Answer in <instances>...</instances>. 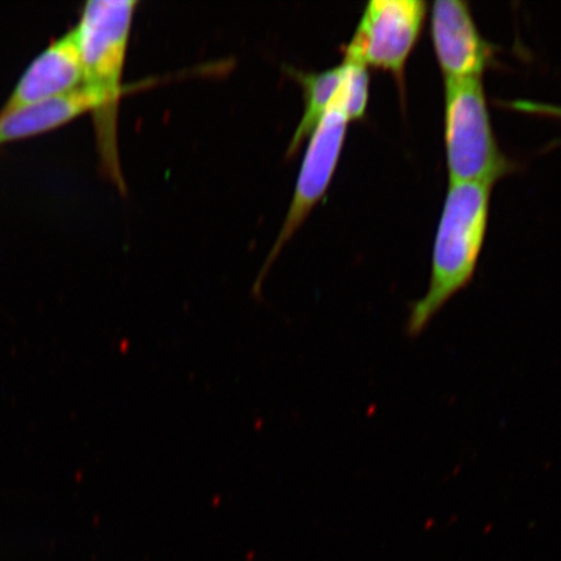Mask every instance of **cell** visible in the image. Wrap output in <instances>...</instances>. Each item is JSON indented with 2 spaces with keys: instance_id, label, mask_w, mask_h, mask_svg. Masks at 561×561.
I'll list each match as a JSON object with an SVG mask.
<instances>
[{
  "instance_id": "cell-1",
  "label": "cell",
  "mask_w": 561,
  "mask_h": 561,
  "mask_svg": "<svg viewBox=\"0 0 561 561\" xmlns=\"http://www.w3.org/2000/svg\"><path fill=\"white\" fill-rule=\"evenodd\" d=\"M491 186L448 187L434 240L430 286L413 304L405 333L419 336L448 301L471 284L488 233Z\"/></svg>"
},
{
  "instance_id": "cell-2",
  "label": "cell",
  "mask_w": 561,
  "mask_h": 561,
  "mask_svg": "<svg viewBox=\"0 0 561 561\" xmlns=\"http://www.w3.org/2000/svg\"><path fill=\"white\" fill-rule=\"evenodd\" d=\"M138 2L135 0H91L75 27L81 53L83 82L101 100L95 114L98 145L105 168L122 182L116 124L129 38Z\"/></svg>"
},
{
  "instance_id": "cell-3",
  "label": "cell",
  "mask_w": 561,
  "mask_h": 561,
  "mask_svg": "<svg viewBox=\"0 0 561 561\" xmlns=\"http://www.w3.org/2000/svg\"><path fill=\"white\" fill-rule=\"evenodd\" d=\"M448 181L493 187L512 171L491 125L482 77L445 80Z\"/></svg>"
},
{
  "instance_id": "cell-4",
  "label": "cell",
  "mask_w": 561,
  "mask_h": 561,
  "mask_svg": "<svg viewBox=\"0 0 561 561\" xmlns=\"http://www.w3.org/2000/svg\"><path fill=\"white\" fill-rule=\"evenodd\" d=\"M350 123L341 81L331 105L310 136V144H308L304 161H301L291 205L287 210L276 242L273 244L270 257L266 259L261 279L275 263L286 243L304 226L316 205L324 198L329 186H331L336 165H339Z\"/></svg>"
},
{
  "instance_id": "cell-5",
  "label": "cell",
  "mask_w": 561,
  "mask_h": 561,
  "mask_svg": "<svg viewBox=\"0 0 561 561\" xmlns=\"http://www.w3.org/2000/svg\"><path fill=\"white\" fill-rule=\"evenodd\" d=\"M426 15L423 0H371L346 46L345 59L402 79Z\"/></svg>"
},
{
  "instance_id": "cell-6",
  "label": "cell",
  "mask_w": 561,
  "mask_h": 561,
  "mask_svg": "<svg viewBox=\"0 0 561 561\" xmlns=\"http://www.w3.org/2000/svg\"><path fill=\"white\" fill-rule=\"evenodd\" d=\"M431 37L445 80L482 77L493 61V48L461 0H437L431 11Z\"/></svg>"
},
{
  "instance_id": "cell-7",
  "label": "cell",
  "mask_w": 561,
  "mask_h": 561,
  "mask_svg": "<svg viewBox=\"0 0 561 561\" xmlns=\"http://www.w3.org/2000/svg\"><path fill=\"white\" fill-rule=\"evenodd\" d=\"M83 68L76 30L48 46L21 77L0 116L82 87Z\"/></svg>"
},
{
  "instance_id": "cell-8",
  "label": "cell",
  "mask_w": 561,
  "mask_h": 561,
  "mask_svg": "<svg viewBox=\"0 0 561 561\" xmlns=\"http://www.w3.org/2000/svg\"><path fill=\"white\" fill-rule=\"evenodd\" d=\"M101 100L87 87L26 105L0 116V145L30 138L59 128L88 112L101 110Z\"/></svg>"
},
{
  "instance_id": "cell-9",
  "label": "cell",
  "mask_w": 561,
  "mask_h": 561,
  "mask_svg": "<svg viewBox=\"0 0 561 561\" xmlns=\"http://www.w3.org/2000/svg\"><path fill=\"white\" fill-rule=\"evenodd\" d=\"M293 75L297 77L298 82L304 88L305 110L304 116H301L297 129L294 131L289 149H287V157L296 156L300 145L310 138L316 126L324 116L336 91L340 89L343 66L324 70V72H294Z\"/></svg>"
},
{
  "instance_id": "cell-10",
  "label": "cell",
  "mask_w": 561,
  "mask_h": 561,
  "mask_svg": "<svg viewBox=\"0 0 561 561\" xmlns=\"http://www.w3.org/2000/svg\"><path fill=\"white\" fill-rule=\"evenodd\" d=\"M343 94L350 122L360 121L366 115L369 100L368 68L354 60L343 59Z\"/></svg>"
},
{
  "instance_id": "cell-11",
  "label": "cell",
  "mask_w": 561,
  "mask_h": 561,
  "mask_svg": "<svg viewBox=\"0 0 561 561\" xmlns=\"http://www.w3.org/2000/svg\"><path fill=\"white\" fill-rule=\"evenodd\" d=\"M511 108L517 111L529 112V114L547 115L561 118V107L559 105L537 103L530 101H516L512 102Z\"/></svg>"
}]
</instances>
